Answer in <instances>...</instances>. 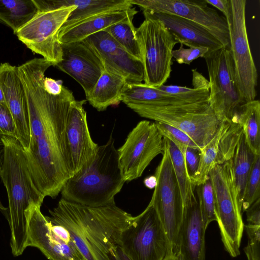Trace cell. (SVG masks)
Masks as SVG:
<instances>
[{"label":"cell","mask_w":260,"mask_h":260,"mask_svg":"<svg viewBox=\"0 0 260 260\" xmlns=\"http://www.w3.org/2000/svg\"><path fill=\"white\" fill-rule=\"evenodd\" d=\"M4 153L0 178L8 198L6 218L11 231L10 247L14 256L21 255L28 247L26 212L32 205L41 207L44 195L35 186L24 150L15 138L3 136Z\"/></svg>","instance_id":"obj_3"},{"label":"cell","mask_w":260,"mask_h":260,"mask_svg":"<svg viewBox=\"0 0 260 260\" xmlns=\"http://www.w3.org/2000/svg\"><path fill=\"white\" fill-rule=\"evenodd\" d=\"M0 85L15 123L16 139L26 150L30 141L29 120L24 91L16 66L8 62L1 63Z\"/></svg>","instance_id":"obj_20"},{"label":"cell","mask_w":260,"mask_h":260,"mask_svg":"<svg viewBox=\"0 0 260 260\" xmlns=\"http://www.w3.org/2000/svg\"><path fill=\"white\" fill-rule=\"evenodd\" d=\"M244 251L248 260H260V251L251 249L248 244L244 248Z\"/></svg>","instance_id":"obj_44"},{"label":"cell","mask_w":260,"mask_h":260,"mask_svg":"<svg viewBox=\"0 0 260 260\" xmlns=\"http://www.w3.org/2000/svg\"><path fill=\"white\" fill-rule=\"evenodd\" d=\"M154 122L162 137L171 141L183 153L187 147L201 150L196 143L180 129L162 122Z\"/></svg>","instance_id":"obj_34"},{"label":"cell","mask_w":260,"mask_h":260,"mask_svg":"<svg viewBox=\"0 0 260 260\" xmlns=\"http://www.w3.org/2000/svg\"><path fill=\"white\" fill-rule=\"evenodd\" d=\"M37 10L33 0H0V23L9 27L16 34Z\"/></svg>","instance_id":"obj_28"},{"label":"cell","mask_w":260,"mask_h":260,"mask_svg":"<svg viewBox=\"0 0 260 260\" xmlns=\"http://www.w3.org/2000/svg\"><path fill=\"white\" fill-rule=\"evenodd\" d=\"M206 230L194 191L191 198L184 204L178 233L177 252L183 260H205Z\"/></svg>","instance_id":"obj_21"},{"label":"cell","mask_w":260,"mask_h":260,"mask_svg":"<svg viewBox=\"0 0 260 260\" xmlns=\"http://www.w3.org/2000/svg\"><path fill=\"white\" fill-rule=\"evenodd\" d=\"M45 216L51 224L62 225L84 260H109V253L119 245L123 230L134 217L115 203L91 207L61 199Z\"/></svg>","instance_id":"obj_2"},{"label":"cell","mask_w":260,"mask_h":260,"mask_svg":"<svg viewBox=\"0 0 260 260\" xmlns=\"http://www.w3.org/2000/svg\"><path fill=\"white\" fill-rule=\"evenodd\" d=\"M162 260H183V259L179 253L170 251Z\"/></svg>","instance_id":"obj_47"},{"label":"cell","mask_w":260,"mask_h":260,"mask_svg":"<svg viewBox=\"0 0 260 260\" xmlns=\"http://www.w3.org/2000/svg\"><path fill=\"white\" fill-rule=\"evenodd\" d=\"M3 153H4V144H3V142L0 138V166H1L2 162ZM0 211L4 214L5 217H6L7 208L5 207L3 205L1 200H0Z\"/></svg>","instance_id":"obj_46"},{"label":"cell","mask_w":260,"mask_h":260,"mask_svg":"<svg viewBox=\"0 0 260 260\" xmlns=\"http://www.w3.org/2000/svg\"><path fill=\"white\" fill-rule=\"evenodd\" d=\"M200 153V149L190 147H186L183 152L187 173L190 179L198 170Z\"/></svg>","instance_id":"obj_37"},{"label":"cell","mask_w":260,"mask_h":260,"mask_svg":"<svg viewBox=\"0 0 260 260\" xmlns=\"http://www.w3.org/2000/svg\"><path fill=\"white\" fill-rule=\"evenodd\" d=\"M207 4H210L221 12L226 20L230 14V0H205Z\"/></svg>","instance_id":"obj_42"},{"label":"cell","mask_w":260,"mask_h":260,"mask_svg":"<svg viewBox=\"0 0 260 260\" xmlns=\"http://www.w3.org/2000/svg\"><path fill=\"white\" fill-rule=\"evenodd\" d=\"M142 10L175 15L193 21L213 35L223 46L230 49L229 26L225 18L208 6L205 1L129 0Z\"/></svg>","instance_id":"obj_14"},{"label":"cell","mask_w":260,"mask_h":260,"mask_svg":"<svg viewBox=\"0 0 260 260\" xmlns=\"http://www.w3.org/2000/svg\"><path fill=\"white\" fill-rule=\"evenodd\" d=\"M61 45L62 59L55 66L79 83L88 96L104 71L102 62L83 41Z\"/></svg>","instance_id":"obj_18"},{"label":"cell","mask_w":260,"mask_h":260,"mask_svg":"<svg viewBox=\"0 0 260 260\" xmlns=\"http://www.w3.org/2000/svg\"><path fill=\"white\" fill-rule=\"evenodd\" d=\"M255 155L247 144L243 133L231 159L234 182L241 205L245 184Z\"/></svg>","instance_id":"obj_29"},{"label":"cell","mask_w":260,"mask_h":260,"mask_svg":"<svg viewBox=\"0 0 260 260\" xmlns=\"http://www.w3.org/2000/svg\"><path fill=\"white\" fill-rule=\"evenodd\" d=\"M164 150V138L155 122L145 120L138 122L117 149L119 166L124 181L129 182L141 177Z\"/></svg>","instance_id":"obj_13"},{"label":"cell","mask_w":260,"mask_h":260,"mask_svg":"<svg viewBox=\"0 0 260 260\" xmlns=\"http://www.w3.org/2000/svg\"><path fill=\"white\" fill-rule=\"evenodd\" d=\"M0 104L7 106L4 94L3 89L0 85Z\"/></svg>","instance_id":"obj_48"},{"label":"cell","mask_w":260,"mask_h":260,"mask_svg":"<svg viewBox=\"0 0 260 260\" xmlns=\"http://www.w3.org/2000/svg\"><path fill=\"white\" fill-rule=\"evenodd\" d=\"M144 185L149 189L154 188L156 183V179L154 175L146 177L144 180Z\"/></svg>","instance_id":"obj_45"},{"label":"cell","mask_w":260,"mask_h":260,"mask_svg":"<svg viewBox=\"0 0 260 260\" xmlns=\"http://www.w3.org/2000/svg\"><path fill=\"white\" fill-rule=\"evenodd\" d=\"M162 154L161 161L155 171L156 183L149 204L158 215L173 251L178 253V236L184 203L170 155L165 145Z\"/></svg>","instance_id":"obj_12"},{"label":"cell","mask_w":260,"mask_h":260,"mask_svg":"<svg viewBox=\"0 0 260 260\" xmlns=\"http://www.w3.org/2000/svg\"><path fill=\"white\" fill-rule=\"evenodd\" d=\"M138 13L135 8L98 15L84 20L59 34L60 44L82 41L88 37L125 19L134 17Z\"/></svg>","instance_id":"obj_24"},{"label":"cell","mask_w":260,"mask_h":260,"mask_svg":"<svg viewBox=\"0 0 260 260\" xmlns=\"http://www.w3.org/2000/svg\"><path fill=\"white\" fill-rule=\"evenodd\" d=\"M260 198V155H255L247 177L242 201V210L245 211Z\"/></svg>","instance_id":"obj_33"},{"label":"cell","mask_w":260,"mask_h":260,"mask_svg":"<svg viewBox=\"0 0 260 260\" xmlns=\"http://www.w3.org/2000/svg\"><path fill=\"white\" fill-rule=\"evenodd\" d=\"M109 257V260H132L119 245L111 250Z\"/></svg>","instance_id":"obj_43"},{"label":"cell","mask_w":260,"mask_h":260,"mask_svg":"<svg viewBox=\"0 0 260 260\" xmlns=\"http://www.w3.org/2000/svg\"><path fill=\"white\" fill-rule=\"evenodd\" d=\"M43 86L47 92L54 95L60 94L64 87L61 80H56L45 77L43 81Z\"/></svg>","instance_id":"obj_41"},{"label":"cell","mask_w":260,"mask_h":260,"mask_svg":"<svg viewBox=\"0 0 260 260\" xmlns=\"http://www.w3.org/2000/svg\"><path fill=\"white\" fill-rule=\"evenodd\" d=\"M203 58L209 75V105L221 120H230L237 109L246 102L237 86L230 49L222 47L209 51Z\"/></svg>","instance_id":"obj_9"},{"label":"cell","mask_w":260,"mask_h":260,"mask_svg":"<svg viewBox=\"0 0 260 260\" xmlns=\"http://www.w3.org/2000/svg\"><path fill=\"white\" fill-rule=\"evenodd\" d=\"M248 224L260 225V198L245 211Z\"/></svg>","instance_id":"obj_39"},{"label":"cell","mask_w":260,"mask_h":260,"mask_svg":"<svg viewBox=\"0 0 260 260\" xmlns=\"http://www.w3.org/2000/svg\"><path fill=\"white\" fill-rule=\"evenodd\" d=\"M16 138V128L11 114L7 106L0 104V138Z\"/></svg>","instance_id":"obj_36"},{"label":"cell","mask_w":260,"mask_h":260,"mask_svg":"<svg viewBox=\"0 0 260 260\" xmlns=\"http://www.w3.org/2000/svg\"><path fill=\"white\" fill-rule=\"evenodd\" d=\"M145 19L136 28L142 62L144 84L158 88L167 82L172 72V52L179 43L159 19L150 11L143 10Z\"/></svg>","instance_id":"obj_7"},{"label":"cell","mask_w":260,"mask_h":260,"mask_svg":"<svg viewBox=\"0 0 260 260\" xmlns=\"http://www.w3.org/2000/svg\"><path fill=\"white\" fill-rule=\"evenodd\" d=\"M188 48H185L183 45L180 44V47L172 52V57L179 64H190L194 60L203 57L209 51L206 47L189 45Z\"/></svg>","instance_id":"obj_35"},{"label":"cell","mask_w":260,"mask_h":260,"mask_svg":"<svg viewBox=\"0 0 260 260\" xmlns=\"http://www.w3.org/2000/svg\"><path fill=\"white\" fill-rule=\"evenodd\" d=\"M150 12L163 22L180 44L204 46L209 51L223 47L207 29L193 21L173 14Z\"/></svg>","instance_id":"obj_22"},{"label":"cell","mask_w":260,"mask_h":260,"mask_svg":"<svg viewBox=\"0 0 260 260\" xmlns=\"http://www.w3.org/2000/svg\"><path fill=\"white\" fill-rule=\"evenodd\" d=\"M126 80L104 70L86 101L99 111H104L121 102V94Z\"/></svg>","instance_id":"obj_26"},{"label":"cell","mask_w":260,"mask_h":260,"mask_svg":"<svg viewBox=\"0 0 260 260\" xmlns=\"http://www.w3.org/2000/svg\"><path fill=\"white\" fill-rule=\"evenodd\" d=\"M209 176L213 187L216 221L222 243L230 255L237 257L240 253L244 224L231 160L215 165L209 172Z\"/></svg>","instance_id":"obj_6"},{"label":"cell","mask_w":260,"mask_h":260,"mask_svg":"<svg viewBox=\"0 0 260 260\" xmlns=\"http://www.w3.org/2000/svg\"><path fill=\"white\" fill-rule=\"evenodd\" d=\"M142 117L162 122L186 134L201 149L212 139L222 122L208 101L182 106L126 105Z\"/></svg>","instance_id":"obj_5"},{"label":"cell","mask_w":260,"mask_h":260,"mask_svg":"<svg viewBox=\"0 0 260 260\" xmlns=\"http://www.w3.org/2000/svg\"><path fill=\"white\" fill-rule=\"evenodd\" d=\"M243 133L242 126L234 117L222 121L214 137L201 149L198 168L191 179L194 186L209 179V172L215 165L231 160Z\"/></svg>","instance_id":"obj_17"},{"label":"cell","mask_w":260,"mask_h":260,"mask_svg":"<svg viewBox=\"0 0 260 260\" xmlns=\"http://www.w3.org/2000/svg\"><path fill=\"white\" fill-rule=\"evenodd\" d=\"M246 0H230L229 26L230 50L236 84L246 102L255 100L257 72L250 50L245 21Z\"/></svg>","instance_id":"obj_11"},{"label":"cell","mask_w":260,"mask_h":260,"mask_svg":"<svg viewBox=\"0 0 260 260\" xmlns=\"http://www.w3.org/2000/svg\"><path fill=\"white\" fill-rule=\"evenodd\" d=\"M40 208L32 205L25 213L28 247L38 248L49 260H84L75 244L66 243L53 234L49 222Z\"/></svg>","instance_id":"obj_19"},{"label":"cell","mask_w":260,"mask_h":260,"mask_svg":"<svg viewBox=\"0 0 260 260\" xmlns=\"http://www.w3.org/2000/svg\"><path fill=\"white\" fill-rule=\"evenodd\" d=\"M111 135L99 146L94 156L70 177L61 190L62 199L91 207L114 204L124 181L119 166L117 149Z\"/></svg>","instance_id":"obj_4"},{"label":"cell","mask_w":260,"mask_h":260,"mask_svg":"<svg viewBox=\"0 0 260 260\" xmlns=\"http://www.w3.org/2000/svg\"><path fill=\"white\" fill-rule=\"evenodd\" d=\"M119 245L132 260H162L173 251L164 227L150 204L123 230Z\"/></svg>","instance_id":"obj_8"},{"label":"cell","mask_w":260,"mask_h":260,"mask_svg":"<svg viewBox=\"0 0 260 260\" xmlns=\"http://www.w3.org/2000/svg\"><path fill=\"white\" fill-rule=\"evenodd\" d=\"M35 4L36 14L15 35L32 52L55 66L62 59L59 34L75 6L48 9Z\"/></svg>","instance_id":"obj_10"},{"label":"cell","mask_w":260,"mask_h":260,"mask_svg":"<svg viewBox=\"0 0 260 260\" xmlns=\"http://www.w3.org/2000/svg\"><path fill=\"white\" fill-rule=\"evenodd\" d=\"M86 101H74L67 116L64 144L70 177L94 156L99 146L92 140L89 131L87 113L83 107Z\"/></svg>","instance_id":"obj_15"},{"label":"cell","mask_w":260,"mask_h":260,"mask_svg":"<svg viewBox=\"0 0 260 260\" xmlns=\"http://www.w3.org/2000/svg\"><path fill=\"white\" fill-rule=\"evenodd\" d=\"M134 17H128L115 23L104 31L107 32L122 48L134 57L142 61L141 49L136 37Z\"/></svg>","instance_id":"obj_31"},{"label":"cell","mask_w":260,"mask_h":260,"mask_svg":"<svg viewBox=\"0 0 260 260\" xmlns=\"http://www.w3.org/2000/svg\"><path fill=\"white\" fill-rule=\"evenodd\" d=\"M121 102L125 105L137 104L157 106H182L195 103L142 83H126L122 90Z\"/></svg>","instance_id":"obj_25"},{"label":"cell","mask_w":260,"mask_h":260,"mask_svg":"<svg viewBox=\"0 0 260 260\" xmlns=\"http://www.w3.org/2000/svg\"><path fill=\"white\" fill-rule=\"evenodd\" d=\"M163 138L184 204L193 195L196 186L192 183L188 174L183 153L171 141L165 137Z\"/></svg>","instance_id":"obj_30"},{"label":"cell","mask_w":260,"mask_h":260,"mask_svg":"<svg viewBox=\"0 0 260 260\" xmlns=\"http://www.w3.org/2000/svg\"><path fill=\"white\" fill-rule=\"evenodd\" d=\"M195 191L200 204L204 227L216 221L213 187L210 178L205 182L196 186Z\"/></svg>","instance_id":"obj_32"},{"label":"cell","mask_w":260,"mask_h":260,"mask_svg":"<svg viewBox=\"0 0 260 260\" xmlns=\"http://www.w3.org/2000/svg\"><path fill=\"white\" fill-rule=\"evenodd\" d=\"M233 117L242 126L245 141L252 152L260 155V102L254 100L245 102Z\"/></svg>","instance_id":"obj_27"},{"label":"cell","mask_w":260,"mask_h":260,"mask_svg":"<svg viewBox=\"0 0 260 260\" xmlns=\"http://www.w3.org/2000/svg\"><path fill=\"white\" fill-rule=\"evenodd\" d=\"M44 4L49 9L75 6L60 32L95 16L133 7L129 0H44Z\"/></svg>","instance_id":"obj_23"},{"label":"cell","mask_w":260,"mask_h":260,"mask_svg":"<svg viewBox=\"0 0 260 260\" xmlns=\"http://www.w3.org/2000/svg\"><path fill=\"white\" fill-rule=\"evenodd\" d=\"M43 58H35L17 67L26 99L30 141L24 150L29 170L37 189L45 197L55 198L70 177L64 144L71 90L64 87L54 95L44 88L45 73L52 66Z\"/></svg>","instance_id":"obj_1"},{"label":"cell","mask_w":260,"mask_h":260,"mask_svg":"<svg viewBox=\"0 0 260 260\" xmlns=\"http://www.w3.org/2000/svg\"><path fill=\"white\" fill-rule=\"evenodd\" d=\"M245 227L249 239L248 244L250 247L260 249V225L247 224Z\"/></svg>","instance_id":"obj_38"},{"label":"cell","mask_w":260,"mask_h":260,"mask_svg":"<svg viewBox=\"0 0 260 260\" xmlns=\"http://www.w3.org/2000/svg\"><path fill=\"white\" fill-rule=\"evenodd\" d=\"M49 225L52 233L56 238L66 243L74 244L69 232L66 228L59 224H51L50 222Z\"/></svg>","instance_id":"obj_40"},{"label":"cell","mask_w":260,"mask_h":260,"mask_svg":"<svg viewBox=\"0 0 260 260\" xmlns=\"http://www.w3.org/2000/svg\"><path fill=\"white\" fill-rule=\"evenodd\" d=\"M95 53L104 70L124 78L128 83H141L144 80V68L107 32L102 30L83 40Z\"/></svg>","instance_id":"obj_16"}]
</instances>
